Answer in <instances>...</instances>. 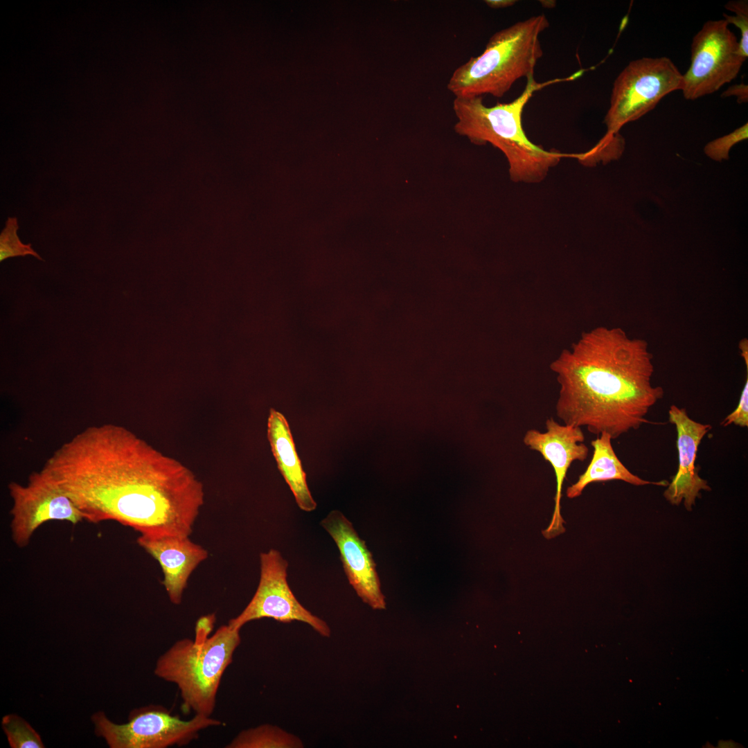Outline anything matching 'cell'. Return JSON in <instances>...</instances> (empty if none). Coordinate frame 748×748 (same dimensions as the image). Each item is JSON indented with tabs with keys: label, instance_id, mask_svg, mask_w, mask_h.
<instances>
[{
	"label": "cell",
	"instance_id": "obj_17",
	"mask_svg": "<svg viewBox=\"0 0 748 748\" xmlns=\"http://www.w3.org/2000/svg\"><path fill=\"white\" fill-rule=\"evenodd\" d=\"M303 743L296 736L276 726L260 725L240 731L226 748H302Z\"/></svg>",
	"mask_w": 748,
	"mask_h": 748
},
{
	"label": "cell",
	"instance_id": "obj_15",
	"mask_svg": "<svg viewBox=\"0 0 748 748\" xmlns=\"http://www.w3.org/2000/svg\"><path fill=\"white\" fill-rule=\"evenodd\" d=\"M267 438L278 468L303 511L317 508L306 481V474L298 456L288 422L279 411L271 408L267 420Z\"/></svg>",
	"mask_w": 748,
	"mask_h": 748
},
{
	"label": "cell",
	"instance_id": "obj_21",
	"mask_svg": "<svg viewBox=\"0 0 748 748\" xmlns=\"http://www.w3.org/2000/svg\"><path fill=\"white\" fill-rule=\"evenodd\" d=\"M748 138V124L746 123L732 132L709 142L704 148L706 156L716 161L728 160L729 151L736 143Z\"/></svg>",
	"mask_w": 748,
	"mask_h": 748
},
{
	"label": "cell",
	"instance_id": "obj_10",
	"mask_svg": "<svg viewBox=\"0 0 748 748\" xmlns=\"http://www.w3.org/2000/svg\"><path fill=\"white\" fill-rule=\"evenodd\" d=\"M8 490L12 501V537L19 547L26 546L45 522L67 521L75 525L84 519L72 500L42 470L33 472L26 485L10 483Z\"/></svg>",
	"mask_w": 748,
	"mask_h": 748
},
{
	"label": "cell",
	"instance_id": "obj_13",
	"mask_svg": "<svg viewBox=\"0 0 748 748\" xmlns=\"http://www.w3.org/2000/svg\"><path fill=\"white\" fill-rule=\"evenodd\" d=\"M669 421L677 431L678 469L664 496L673 505L684 501L685 508L691 510L701 490H711L706 480L701 478L695 467L698 447L711 426L691 419L684 408L672 405L668 411Z\"/></svg>",
	"mask_w": 748,
	"mask_h": 748
},
{
	"label": "cell",
	"instance_id": "obj_11",
	"mask_svg": "<svg viewBox=\"0 0 748 748\" xmlns=\"http://www.w3.org/2000/svg\"><path fill=\"white\" fill-rule=\"evenodd\" d=\"M545 432L528 430L523 438L524 444L539 452L552 466L556 479L555 507L548 527L542 531L546 539H552L565 531L564 521L560 513L562 485L571 464L584 461L589 448L583 443L585 435L580 427L560 425L553 418L546 420Z\"/></svg>",
	"mask_w": 748,
	"mask_h": 748
},
{
	"label": "cell",
	"instance_id": "obj_12",
	"mask_svg": "<svg viewBox=\"0 0 748 748\" xmlns=\"http://www.w3.org/2000/svg\"><path fill=\"white\" fill-rule=\"evenodd\" d=\"M321 525L335 542L344 573L357 596L373 609H384L385 598L372 553L352 523L341 512L334 510Z\"/></svg>",
	"mask_w": 748,
	"mask_h": 748
},
{
	"label": "cell",
	"instance_id": "obj_3",
	"mask_svg": "<svg viewBox=\"0 0 748 748\" xmlns=\"http://www.w3.org/2000/svg\"><path fill=\"white\" fill-rule=\"evenodd\" d=\"M545 84L527 79L523 92L508 103L487 107L482 96L455 97L452 109L457 118L454 130L477 145L492 144L507 159L513 181L539 183L550 169L573 154L549 151L531 142L522 126V113L533 93Z\"/></svg>",
	"mask_w": 748,
	"mask_h": 748
},
{
	"label": "cell",
	"instance_id": "obj_16",
	"mask_svg": "<svg viewBox=\"0 0 748 748\" xmlns=\"http://www.w3.org/2000/svg\"><path fill=\"white\" fill-rule=\"evenodd\" d=\"M612 439L609 434L603 432L591 440L594 451L590 463L578 481L567 488L566 493L568 498L579 497L587 486L599 481L621 480L634 486H668V482L666 481H650L632 474L616 456Z\"/></svg>",
	"mask_w": 748,
	"mask_h": 748
},
{
	"label": "cell",
	"instance_id": "obj_9",
	"mask_svg": "<svg viewBox=\"0 0 748 748\" xmlns=\"http://www.w3.org/2000/svg\"><path fill=\"white\" fill-rule=\"evenodd\" d=\"M260 580L250 602L228 625L239 630L247 623L263 618L289 623H307L319 634L330 637L328 623L303 607L291 590L287 580L288 562L276 549L260 554Z\"/></svg>",
	"mask_w": 748,
	"mask_h": 748
},
{
	"label": "cell",
	"instance_id": "obj_8",
	"mask_svg": "<svg viewBox=\"0 0 748 748\" xmlns=\"http://www.w3.org/2000/svg\"><path fill=\"white\" fill-rule=\"evenodd\" d=\"M724 19L707 21L693 37L691 64L683 74L681 91L693 100L719 90L736 78L745 60L738 41Z\"/></svg>",
	"mask_w": 748,
	"mask_h": 748
},
{
	"label": "cell",
	"instance_id": "obj_25",
	"mask_svg": "<svg viewBox=\"0 0 748 748\" xmlns=\"http://www.w3.org/2000/svg\"><path fill=\"white\" fill-rule=\"evenodd\" d=\"M485 3L490 8L500 9L506 8L513 6L515 3V0H486Z\"/></svg>",
	"mask_w": 748,
	"mask_h": 748
},
{
	"label": "cell",
	"instance_id": "obj_2",
	"mask_svg": "<svg viewBox=\"0 0 748 748\" xmlns=\"http://www.w3.org/2000/svg\"><path fill=\"white\" fill-rule=\"evenodd\" d=\"M550 368L560 386L557 416L564 424L597 435L606 432L612 439L648 422L649 410L664 393L652 384L647 342L630 338L620 328L582 333Z\"/></svg>",
	"mask_w": 748,
	"mask_h": 748
},
{
	"label": "cell",
	"instance_id": "obj_5",
	"mask_svg": "<svg viewBox=\"0 0 748 748\" xmlns=\"http://www.w3.org/2000/svg\"><path fill=\"white\" fill-rule=\"evenodd\" d=\"M240 642V630L228 624L202 642L177 640L159 657L154 674L177 686L184 712L210 717L222 675Z\"/></svg>",
	"mask_w": 748,
	"mask_h": 748
},
{
	"label": "cell",
	"instance_id": "obj_23",
	"mask_svg": "<svg viewBox=\"0 0 748 748\" xmlns=\"http://www.w3.org/2000/svg\"><path fill=\"white\" fill-rule=\"evenodd\" d=\"M215 621L214 614L202 616L198 619L195 626V641L202 642L208 638L213 630Z\"/></svg>",
	"mask_w": 748,
	"mask_h": 748
},
{
	"label": "cell",
	"instance_id": "obj_20",
	"mask_svg": "<svg viewBox=\"0 0 748 748\" xmlns=\"http://www.w3.org/2000/svg\"><path fill=\"white\" fill-rule=\"evenodd\" d=\"M724 6L727 10L736 14L729 15L723 13L722 16L729 24H733L740 30L741 37L738 42V53L745 61L748 56V1L747 0L730 1Z\"/></svg>",
	"mask_w": 748,
	"mask_h": 748
},
{
	"label": "cell",
	"instance_id": "obj_18",
	"mask_svg": "<svg viewBox=\"0 0 748 748\" xmlns=\"http://www.w3.org/2000/svg\"><path fill=\"white\" fill-rule=\"evenodd\" d=\"M1 727L11 748H44L38 732L23 718L16 713L3 716Z\"/></svg>",
	"mask_w": 748,
	"mask_h": 748
},
{
	"label": "cell",
	"instance_id": "obj_1",
	"mask_svg": "<svg viewBox=\"0 0 748 748\" xmlns=\"http://www.w3.org/2000/svg\"><path fill=\"white\" fill-rule=\"evenodd\" d=\"M93 523L116 521L141 535L189 537L203 483L179 461L115 424L90 426L41 470Z\"/></svg>",
	"mask_w": 748,
	"mask_h": 748
},
{
	"label": "cell",
	"instance_id": "obj_6",
	"mask_svg": "<svg viewBox=\"0 0 748 748\" xmlns=\"http://www.w3.org/2000/svg\"><path fill=\"white\" fill-rule=\"evenodd\" d=\"M683 74L666 57H641L630 62L618 75L604 118L607 132L589 150L599 159H617L624 150L619 134L626 123L653 109L670 93L682 89Z\"/></svg>",
	"mask_w": 748,
	"mask_h": 748
},
{
	"label": "cell",
	"instance_id": "obj_19",
	"mask_svg": "<svg viewBox=\"0 0 748 748\" xmlns=\"http://www.w3.org/2000/svg\"><path fill=\"white\" fill-rule=\"evenodd\" d=\"M19 226L16 217H8L6 226L0 234V261L6 258L31 255L39 260L42 258L31 247V244H24L17 235Z\"/></svg>",
	"mask_w": 748,
	"mask_h": 748
},
{
	"label": "cell",
	"instance_id": "obj_4",
	"mask_svg": "<svg viewBox=\"0 0 748 748\" xmlns=\"http://www.w3.org/2000/svg\"><path fill=\"white\" fill-rule=\"evenodd\" d=\"M549 26L543 14L498 30L485 50L456 68L447 87L455 97L501 98L519 78L533 77L543 55L540 35Z\"/></svg>",
	"mask_w": 748,
	"mask_h": 748
},
{
	"label": "cell",
	"instance_id": "obj_7",
	"mask_svg": "<svg viewBox=\"0 0 748 748\" xmlns=\"http://www.w3.org/2000/svg\"><path fill=\"white\" fill-rule=\"evenodd\" d=\"M91 720L95 734L103 738L110 748L185 746L197 740L202 730L222 724L211 716L197 714L184 720L159 705L134 709L127 722L123 724L111 721L103 711L95 712Z\"/></svg>",
	"mask_w": 748,
	"mask_h": 748
},
{
	"label": "cell",
	"instance_id": "obj_14",
	"mask_svg": "<svg viewBox=\"0 0 748 748\" xmlns=\"http://www.w3.org/2000/svg\"><path fill=\"white\" fill-rule=\"evenodd\" d=\"M137 542L158 561L169 599L179 605L190 576L208 558V551L189 537L141 535Z\"/></svg>",
	"mask_w": 748,
	"mask_h": 748
},
{
	"label": "cell",
	"instance_id": "obj_24",
	"mask_svg": "<svg viewBox=\"0 0 748 748\" xmlns=\"http://www.w3.org/2000/svg\"><path fill=\"white\" fill-rule=\"evenodd\" d=\"M736 97L739 104L748 102V85L744 83L736 84L728 87L722 94L721 97Z\"/></svg>",
	"mask_w": 748,
	"mask_h": 748
},
{
	"label": "cell",
	"instance_id": "obj_22",
	"mask_svg": "<svg viewBox=\"0 0 748 748\" xmlns=\"http://www.w3.org/2000/svg\"><path fill=\"white\" fill-rule=\"evenodd\" d=\"M734 424L741 427L748 426V378L744 385L739 402L736 409L729 414L722 421V425L725 427Z\"/></svg>",
	"mask_w": 748,
	"mask_h": 748
},
{
	"label": "cell",
	"instance_id": "obj_26",
	"mask_svg": "<svg viewBox=\"0 0 748 748\" xmlns=\"http://www.w3.org/2000/svg\"><path fill=\"white\" fill-rule=\"evenodd\" d=\"M747 344H747V339H743L739 344V348H740V349L741 350V355H742V357H743V359H744V360L745 361V363H746L747 371V368H748V355H747V354H748V352H747L748 346H747Z\"/></svg>",
	"mask_w": 748,
	"mask_h": 748
},
{
	"label": "cell",
	"instance_id": "obj_27",
	"mask_svg": "<svg viewBox=\"0 0 748 748\" xmlns=\"http://www.w3.org/2000/svg\"><path fill=\"white\" fill-rule=\"evenodd\" d=\"M540 2L543 6V7L546 8H553L555 7V3H556L555 1H551V0L540 1Z\"/></svg>",
	"mask_w": 748,
	"mask_h": 748
}]
</instances>
